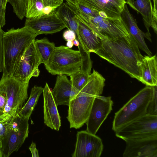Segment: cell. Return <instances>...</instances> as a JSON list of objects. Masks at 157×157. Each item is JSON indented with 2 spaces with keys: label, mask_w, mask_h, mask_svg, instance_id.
<instances>
[{
  "label": "cell",
  "mask_w": 157,
  "mask_h": 157,
  "mask_svg": "<svg viewBox=\"0 0 157 157\" xmlns=\"http://www.w3.org/2000/svg\"><path fill=\"white\" fill-rule=\"evenodd\" d=\"M4 31L0 28V72L3 71V58L2 46V36Z\"/></svg>",
  "instance_id": "f546056e"
},
{
  "label": "cell",
  "mask_w": 157,
  "mask_h": 157,
  "mask_svg": "<svg viewBox=\"0 0 157 157\" xmlns=\"http://www.w3.org/2000/svg\"><path fill=\"white\" fill-rule=\"evenodd\" d=\"M115 132L123 140L157 137V115L146 114Z\"/></svg>",
  "instance_id": "9c48e42d"
},
{
  "label": "cell",
  "mask_w": 157,
  "mask_h": 157,
  "mask_svg": "<svg viewBox=\"0 0 157 157\" xmlns=\"http://www.w3.org/2000/svg\"><path fill=\"white\" fill-rule=\"evenodd\" d=\"M76 17L88 27L101 40H114L130 35L127 26L121 18L108 17L103 13L90 16L68 3Z\"/></svg>",
  "instance_id": "277c9868"
},
{
  "label": "cell",
  "mask_w": 157,
  "mask_h": 157,
  "mask_svg": "<svg viewBox=\"0 0 157 157\" xmlns=\"http://www.w3.org/2000/svg\"><path fill=\"white\" fill-rule=\"evenodd\" d=\"M129 0H126V1H128Z\"/></svg>",
  "instance_id": "60d3db41"
},
{
  "label": "cell",
  "mask_w": 157,
  "mask_h": 157,
  "mask_svg": "<svg viewBox=\"0 0 157 157\" xmlns=\"http://www.w3.org/2000/svg\"><path fill=\"white\" fill-rule=\"evenodd\" d=\"M103 145L101 139L87 131L78 132L72 157H100Z\"/></svg>",
  "instance_id": "7c38bea8"
},
{
  "label": "cell",
  "mask_w": 157,
  "mask_h": 157,
  "mask_svg": "<svg viewBox=\"0 0 157 157\" xmlns=\"http://www.w3.org/2000/svg\"><path fill=\"white\" fill-rule=\"evenodd\" d=\"M153 18L154 20L157 19V0H152Z\"/></svg>",
  "instance_id": "e575fe53"
},
{
  "label": "cell",
  "mask_w": 157,
  "mask_h": 157,
  "mask_svg": "<svg viewBox=\"0 0 157 157\" xmlns=\"http://www.w3.org/2000/svg\"><path fill=\"white\" fill-rule=\"evenodd\" d=\"M56 13L68 29L73 31L78 37V20L67 2L63 3L56 10Z\"/></svg>",
  "instance_id": "603a6c76"
},
{
  "label": "cell",
  "mask_w": 157,
  "mask_h": 157,
  "mask_svg": "<svg viewBox=\"0 0 157 157\" xmlns=\"http://www.w3.org/2000/svg\"><path fill=\"white\" fill-rule=\"evenodd\" d=\"M35 43L41 63L47 65L56 47L55 44L46 37L35 39Z\"/></svg>",
  "instance_id": "cb8c5ba5"
},
{
  "label": "cell",
  "mask_w": 157,
  "mask_h": 157,
  "mask_svg": "<svg viewBox=\"0 0 157 157\" xmlns=\"http://www.w3.org/2000/svg\"><path fill=\"white\" fill-rule=\"evenodd\" d=\"M105 81L101 74L94 70L80 91L75 93L72 90L67 117L70 128L78 129L86 123L95 98L103 92Z\"/></svg>",
  "instance_id": "7a4b0ae2"
},
{
  "label": "cell",
  "mask_w": 157,
  "mask_h": 157,
  "mask_svg": "<svg viewBox=\"0 0 157 157\" xmlns=\"http://www.w3.org/2000/svg\"><path fill=\"white\" fill-rule=\"evenodd\" d=\"M29 118L23 117L18 114L12 117L7 123L2 138V157H8L17 151L28 136Z\"/></svg>",
  "instance_id": "52a82bcc"
},
{
  "label": "cell",
  "mask_w": 157,
  "mask_h": 157,
  "mask_svg": "<svg viewBox=\"0 0 157 157\" xmlns=\"http://www.w3.org/2000/svg\"><path fill=\"white\" fill-rule=\"evenodd\" d=\"M78 3L105 13L113 19L121 18L125 0H78Z\"/></svg>",
  "instance_id": "2e32d148"
},
{
  "label": "cell",
  "mask_w": 157,
  "mask_h": 157,
  "mask_svg": "<svg viewBox=\"0 0 157 157\" xmlns=\"http://www.w3.org/2000/svg\"><path fill=\"white\" fill-rule=\"evenodd\" d=\"M157 86H153V96L150 100L147 109L146 114L157 115Z\"/></svg>",
  "instance_id": "83f0119b"
},
{
  "label": "cell",
  "mask_w": 157,
  "mask_h": 157,
  "mask_svg": "<svg viewBox=\"0 0 157 157\" xmlns=\"http://www.w3.org/2000/svg\"><path fill=\"white\" fill-rule=\"evenodd\" d=\"M67 2L72 5L76 7H77L78 5V0H65Z\"/></svg>",
  "instance_id": "d590c367"
},
{
  "label": "cell",
  "mask_w": 157,
  "mask_h": 157,
  "mask_svg": "<svg viewBox=\"0 0 157 157\" xmlns=\"http://www.w3.org/2000/svg\"><path fill=\"white\" fill-rule=\"evenodd\" d=\"M41 86H35L32 88L29 97L20 111L18 114L22 117L29 118L43 92Z\"/></svg>",
  "instance_id": "d4e9b609"
},
{
  "label": "cell",
  "mask_w": 157,
  "mask_h": 157,
  "mask_svg": "<svg viewBox=\"0 0 157 157\" xmlns=\"http://www.w3.org/2000/svg\"><path fill=\"white\" fill-rule=\"evenodd\" d=\"M126 4L141 15L147 32L149 33V28L153 23V6L151 0H130L126 2Z\"/></svg>",
  "instance_id": "7402d4cb"
},
{
  "label": "cell",
  "mask_w": 157,
  "mask_h": 157,
  "mask_svg": "<svg viewBox=\"0 0 157 157\" xmlns=\"http://www.w3.org/2000/svg\"><path fill=\"white\" fill-rule=\"evenodd\" d=\"M90 75L80 70L70 76L73 90L75 92L80 91L86 83Z\"/></svg>",
  "instance_id": "484cf974"
},
{
  "label": "cell",
  "mask_w": 157,
  "mask_h": 157,
  "mask_svg": "<svg viewBox=\"0 0 157 157\" xmlns=\"http://www.w3.org/2000/svg\"><path fill=\"white\" fill-rule=\"evenodd\" d=\"M74 44L72 41H68L66 44L67 47H68L69 48H72Z\"/></svg>",
  "instance_id": "8d00e7d4"
},
{
  "label": "cell",
  "mask_w": 157,
  "mask_h": 157,
  "mask_svg": "<svg viewBox=\"0 0 157 157\" xmlns=\"http://www.w3.org/2000/svg\"><path fill=\"white\" fill-rule=\"evenodd\" d=\"M82 61V55L78 50L62 45L56 47L48 64L45 67L52 75L70 76L80 70Z\"/></svg>",
  "instance_id": "8992f818"
},
{
  "label": "cell",
  "mask_w": 157,
  "mask_h": 157,
  "mask_svg": "<svg viewBox=\"0 0 157 157\" xmlns=\"http://www.w3.org/2000/svg\"><path fill=\"white\" fill-rule=\"evenodd\" d=\"M32 157H39L38 150L36 149V144L34 142H32L29 147Z\"/></svg>",
  "instance_id": "836d02e7"
},
{
  "label": "cell",
  "mask_w": 157,
  "mask_h": 157,
  "mask_svg": "<svg viewBox=\"0 0 157 157\" xmlns=\"http://www.w3.org/2000/svg\"><path fill=\"white\" fill-rule=\"evenodd\" d=\"M3 8L6 9V6L7 2V0H1Z\"/></svg>",
  "instance_id": "f35d334b"
},
{
  "label": "cell",
  "mask_w": 157,
  "mask_h": 157,
  "mask_svg": "<svg viewBox=\"0 0 157 157\" xmlns=\"http://www.w3.org/2000/svg\"><path fill=\"white\" fill-rule=\"evenodd\" d=\"M6 9L2 6L1 0H0V28H2L5 24V14Z\"/></svg>",
  "instance_id": "d6a6232c"
},
{
  "label": "cell",
  "mask_w": 157,
  "mask_h": 157,
  "mask_svg": "<svg viewBox=\"0 0 157 157\" xmlns=\"http://www.w3.org/2000/svg\"><path fill=\"white\" fill-rule=\"evenodd\" d=\"M38 34L26 26L12 28L2 36L3 73L2 78L11 77L25 50Z\"/></svg>",
  "instance_id": "3957f363"
},
{
  "label": "cell",
  "mask_w": 157,
  "mask_h": 157,
  "mask_svg": "<svg viewBox=\"0 0 157 157\" xmlns=\"http://www.w3.org/2000/svg\"><path fill=\"white\" fill-rule=\"evenodd\" d=\"M43 92L44 123L51 129L58 131L61 127L60 117L52 91L47 82Z\"/></svg>",
  "instance_id": "e0dca14e"
},
{
  "label": "cell",
  "mask_w": 157,
  "mask_h": 157,
  "mask_svg": "<svg viewBox=\"0 0 157 157\" xmlns=\"http://www.w3.org/2000/svg\"><path fill=\"white\" fill-rule=\"evenodd\" d=\"M153 93V86H146L132 98L115 113L112 130L115 132L146 114L148 104Z\"/></svg>",
  "instance_id": "5b68a950"
},
{
  "label": "cell",
  "mask_w": 157,
  "mask_h": 157,
  "mask_svg": "<svg viewBox=\"0 0 157 157\" xmlns=\"http://www.w3.org/2000/svg\"><path fill=\"white\" fill-rule=\"evenodd\" d=\"M121 17L127 26L129 34L134 40L139 48L149 56H151L152 53L144 40V38H146L151 42L150 33L147 32L144 33L140 29L136 19L130 12L126 4L121 13Z\"/></svg>",
  "instance_id": "9a60e30c"
},
{
  "label": "cell",
  "mask_w": 157,
  "mask_h": 157,
  "mask_svg": "<svg viewBox=\"0 0 157 157\" xmlns=\"http://www.w3.org/2000/svg\"><path fill=\"white\" fill-rule=\"evenodd\" d=\"M124 157H157V137L125 139Z\"/></svg>",
  "instance_id": "4fadbf2b"
},
{
  "label": "cell",
  "mask_w": 157,
  "mask_h": 157,
  "mask_svg": "<svg viewBox=\"0 0 157 157\" xmlns=\"http://www.w3.org/2000/svg\"><path fill=\"white\" fill-rule=\"evenodd\" d=\"M72 92V86L70 80L65 75H57L52 93L57 106H68Z\"/></svg>",
  "instance_id": "d6986e66"
},
{
  "label": "cell",
  "mask_w": 157,
  "mask_h": 157,
  "mask_svg": "<svg viewBox=\"0 0 157 157\" xmlns=\"http://www.w3.org/2000/svg\"><path fill=\"white\" fill-rule=\"evenodd\" d=\"M63 0H27L25 17L29 18L49 14L56 11Z\"/></svg>",
  "instance_id": "ac0fdd59"
},
{
  "label": "cell",
  "mask_w": 157,
  "mask_h": 157,
  "mask_svg": "<svg viewBox=\"0 0 157 157\" xmlns=\"http://www.w3.org/2000/svg\"><path fill=\"white\" fill-rule=\"evenodd\" d=\"M6 100L4 95L0 92V116L5 114Z\"/></svg>",
  "instance_id": "1f68e13d"
},
{
  "label": "cell",
  "mask_w": 157,
  "mask_h": 157,
  "mask_svg": "<svg viewBox=\"0 0 157 157\" xmlns=\"http://www.w3.org/2000/svg\"><path fill=\"white\" fill-rule=\"evenodd\" d=\"M29 84L21 82L12 77L1 78L0 92L7 101L5 114L12 117L18 114L28 99Z\"/></svg>",
  "instance_id": "ba28073f"
},
{
  "label": "cell",
  "mask_w": 157,
  "mask_h": 157,
  "mask_svg": "<svg viewBox=\"0 0 157 157\" xmlns=\"http://www.w3.org/2000/svg\"><path fill=\"white\" fill-rule=\"evenodd\" d=\"M140 81L147 86L157 85V57L153 56H144L140 66Z\"/></svg>",
  "instance_id": "44dd1931"
},
{
  "label": "cell",
  "mask_w": 157,
  "mask_h": 157,
  "mask_svg": "<svg viewBox=\"0 0 157 157\" xmlns=\"http://www.w3.org/2000/svg\"><path fill=\"white\" fill-rule=\"evenodd\" d=\"M76 35L73 31L68 29L65 30L63 33V36L67 41H73L76 39Z\"/></svg>",
  "instance_id": "4dcf8cb0"
},
{
  "label": "cell",
  "mask_w": 157,
  "mask_h": 157,
  "mask_svg": "<svg viewBox=\"0 0 157 157\" xmlns=\"http://www.w3.org/2000/svg\"><path fill=\"white\" fill-rule=\"evenodd\" d=\"M113 101L111 97L96 96L93 101L86 124V130L96 135L102 124L112 110Z\"/></svg>",
  "instance_id": "8fae6325"
},
{
  "label": "cell",
  "mask_w": 157,
  "mask_h": 157,
  "mask_svg": "<svg viewBox=\"0 0 157 157\" xmlns=\"http://www.w3.org/2000/svg\"><path fill=\"white\" fill-rule=\"evenodd\" d=\"M41 63L34 40L25 50L11 77L22 83H29L32 77H37L39 75L40 72L38 67Z\"/></svg>",
  "instance_id": "30bf717a"
},
{
  "label": "cell",
  "mask_w": 157,
  "mask_h": 157,
  "mask_svg": "<svg viewBox=\"0 0 157 157\" xmlns=\"http://www.w3.org/2000/svg\"><path fill=\"white\" fill-rule=\"evenodd\" d=\"M11 118V117L7 114L0 116V137L2 138L4 135L6 125Z\"/></svg>",
  "instance_id": "f1b7e54d"
},
{
  "label": "cell",
  "mask_w": 157,
  "mask_h": 157,
  "mask_svg": "<svg viewBox=\"0 0 157 157\" xmlns=\"http://www.w3.org/2000/svg\"><path fill=\"white\" fill-rule=\"evenodd\" d=\"M0 157H2V138L1 137H0Z\"/></svg>",
  "instance_id": "ab89813d"
},
{
  "label": "cell",
  "mask_w": 157,
  "mask_h": 157,
  "mask_svg": "<svg viewBox=\"0 0 157 157\" xmlns=\"http://www.w3.org/2000/svg\"><path fill=\"white\" fill-rule=\"evenodd\" d=\"M101 40V45L95 53L140 81L144 56L130 35L114 40Z\"/></svg>",
  "instance_id": "6da1fadb"
},
{
  "label": "cell",
  "mask_w": 157,
  "mask_h": 157,
  "mask_svg": "<svg viewBox=\"0 0 157 157\" xmlns=\"http://www.w3.org/2000/svg\"><path fill=\"white\" fill-rule=\"evenodd\" d=\"M25 25L31 28L38 35L56 33L66 27L56 11L40 17L26 18Z\"/></svg>",
  "instance_id": "5bb4252c"
},
{
  "label": "cell",
  "mask_w": 157,
  "mask_h": 157,
  "mask_svg": "<svg viewBox=\"0 0 157 157\" xmlns=\"http://www.w3.org/2000/svg\"><path fill=\"white\" fill-rule=\"evenodd\" d=\"M74 45L78 47L80 44L79 41L77 39H75L72 41Z\"/></svg>",
  "instance_id": "74e56055"
},
{
  "label": "cell",
  "mask_w": 157,
  "mask_h": 157,
  "mask_svg": "<svg viewBox=\"0 0 157 157\" xmlns=\"http://www.w3.org/2000/svg\"><path fill=\"white\" fill-rule=\"evenodd\" d=\"M78 31L77 40L80 44L87 52L95 53L101 45V40L79 20Z\"/></svg>",
  "instance_id": "ffe728a7"
},
{
  "label": "cell",
  "mask_w": 157,
  "mask_h": 157,
  "mask_svg": "<svg viewBox=\"0 0 157 157\" xmlns=\"http://www.w3.org/2000/svg\"><path fill=\"white\" fill-rule=\"evenodd\" d=\"M12 6L13 12L20 20L25 16L27 0H7Z\"/></svg>",
  "instance_id": "4316f807"
}]
</instances>
